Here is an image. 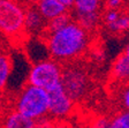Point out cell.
I'll return each instance as SVG.
<instances>
[{
  "label": "cell",
  "mask_w": 129,
  "mask_h": 128,
  "mask_svg": "<svg viewBox=\"0 0 129 128\" xmlns=\"http://www.w3.org/2000/svg\"><path fill=\"white\" fill-rule=\"evenodd\" d=\"M119 15H120V13H119L118 9H110L107 13L105 14V22H106V23H110V22L118 19Z\"/></svg>",
  "instance_id": "e0dca14e"
},
{
  "label": "cell",
  "mask_w": 129,
  "mask_h": 128,
  "mask_svg": "<svg viewBox=\"0 0 129 128\" xmlns=\"http://www.w3.org/2000/svg\"><path fill=\"white\" fill-rule=\"evenodd\" d=\"M62 68L54 59H44L32 65L28 74V83L48 90L60 82Z\"/></svg>",
  "instance_id": "277c9868"
},
{
  "label": "cell",
  "mask_w": 129,
  "mask_h": 128,
  "mask_svg": "<svg viewBox=\"0 0 129 128\" xmlns=\"http://www.w3.org/2000/svg\"><path fill=\"white\" fill-rule=\"evenodd\" d=\"M122 104H123L124 107H127V109L129 107V92H128V90H126L123 92V95H122Z\"/></svg>",
  "instance_id": "ffe728a7"
},
{
  "label": "cell",
  "mask_w": 129,
  "mask_h": 128,
  "mask_svg": "<svg viewBox=\"0 0 129 128\" xmlns=\"http://www.w3.org/2000/svg\"><path fill=\"white\" fill-rule=\"evenodd\" d=\"M48 96V113L51 117L61 119L72 113L74 101L63 90L61 83H56L47 90Z\"/></svg>",
  "instance_id": "8992f818"
},
{
  "label": "cell",
  "mask_w": 129,
  "mask_h": 128,
  "mask_svg": "<svg viewBox=\"0 0 129 128\" xmlns=\"http://www.w3.org/2000/svg\"><path fill=\"white\" fill-rule=\"evenodd\" d=\"M15 110L34 120L48 115L47 90L29 83L25 84L16 98Z\"/></svg>",
  "instance_id": "7a4b0ae2"
},
{
  "label": "cell",
  "mask_w": 129,
  "mask_h": 128,
  "mask_svg": "<svg viewBox=\"0 0 129 128\" xmlns=\"http://www.w3.org/2000/svg\"><path fill=\"white\" fill-rule=\"evenodd\" d=\"M4 97H3V95L0 93V117H1V114H3V110H4Z\"/></svg>",
  "instance_id": "7402d4cb"
},
{
  "label": "cell",
  "mask_w": 129,
  "mask_h": 128,
  "mask_svg": "<svg viewBox=\"0 0 129 128\" xmlns=\"http://www.w3.org/2000/svg\"><path fill=\"white\" fill-rule=\"evenodd\" d=\"M3 126L6 128H35L37 127V123L36 120L30 119L14 110L4 117Z\"/></svg>",
  "instance_id": "ba28073f"
},
{
  "label": "cell",
  "mask_w": 129,
  "mask_h": 128,
  "mask_svg": "<svg viewBox=\"0 0 129 128\" xmlns=\"http://www.w3.org/2000/svg\"><path fill=\"white\" fill-rule=\"evenodd\" d=\"M76 21L81 27L86 31H91L97 27L99 22V12H91V13H84V14H75Z\"/></svg>",
  "instance_id": "8fae6325"
},
{
  "label": "cell",
  "mask_w": 129,
  "mask_h": 128,
  "mask_svg": "<svg viewBox=\"0 0 129 128\" xmlns=\"http://www.w3.org/2000/svg\"><path fill=\"white\" fill-rule=\"evenodd\" d=\"M70 21H73V16L68 13V11L62 14H59V15H56L54 17H52V19L47 20L46 28L44 32H52V31H55V30H59L61 28H63L64 25H67Z\"/></svg>",
  "instance_id": "4fadbf2b"
},
{
  "label": "cell",
  "mask_w": 129,
  "mask_h": 128,
  "mask_svg": "<svg viewBox=\"0 0 129 128\" xmlns=\"http://www.w3.org/2000/svg\"><path fill=\"white\" fill-rule=\"evenodd\" d=\"M22 1L25 4H29V5H32V4H37L38 0H22Z\"/></svg>",
  "instance_id": "603a6c76"
},
{
  "label": "cell",
  "mask_w": 129,
  "mask_h": 128,
  "mask_svg": "<svg viewBox=\"0 0 129 128\" xmlns=\"http://www.w3.org/2000/svg\"><path fill=\"white\" fill-rule=\"evenodd\" d=\"M107 24L108 29L113 32H122V31H126L127 29L129 28V19L127 15H119V17L114 21L110 22V23H106Z\"/></svg>",
  "instance_id": "9a60e30c"
},
{
  "label": "cell",
  "mask_w": 129,
  "mask_h": 128,
  "mask_svg": "<svg viewBox=\"0 0 129 128\" xmlns=\"http://www.w3.org/2000/svg\"><path fill=\"white\" fill-rule=\"evenodd\" d=\"M46 20L40 14L36 4L25 7L23 22V32L30 36H39L45 31Z\"/></svg>",
  "instance_id": "52a82bcc"
},
{
  "label": "cell",
  "mask_w": 129,
  "mask_h": 128,
  "mask_svg": "<svg viewBox=\"0 0 129 128\" xmlns=\"http://www.w3.org/2000/svg\"><path fill=\"white\" fill-rule=\"evenodd\" d=\"M60 83L73 101L83 98L89 87L88 75L82 67L78 66H70L62 69Z\"/></svg>",
  "instance_id": "5b68a950"
},
{
  "label": "cell",
  "mask_w": 129,
  "mask_h": 128,
  "mask_svg": "<svg viewBox=\"0 0 129 128\" xmlns=\"http://www.w3.org/2000/svg\"><path fill=\"white\" fill-rule=\"evenodd\" d=\"M62 5H64L67 8L73 7V4H74V0H59Z\"/></svg>",
  "instance_id": "44dd1931"
},
{
  "label": "cell",
  "mask_w": 129,
  "mask_h": 128,
  "mask_svg": "<svg viewBox=\"0 0 129 128\" xmlns=\"http://www.w3.org/2000/svg\"><path fill=\"white\" fill-rule=\"evenodd\" d=\"M25 6L19 0H0V32L16 36L23 32Z\"/></svg>",
  "instance_id": "3957f363"
},
{
  "label": "cell",
  "mask_w": 129,
  "mask_h": 128,
  "mask_svg": "<svg viewBox=\"0 0 129 128\" xmlns=\"http://www.w3.org/2000/svg\"><path fill=\"white\" fill-rule=\"evenodd\" d=\"M113 76L118 80H126L129 75V50L126 48L123 53H121L113 66Z\"/></svg>",
  "instance_id": "30bf717a"
},
{
  "label": "cell",
  "mask_w": 129,
  "mask_h": 128,
  "mask_svg": "<svg viewBox=\"0 0 129 128\" xmlns=\"http://www.w3.org/2000/svg\"><path fill=\"white\" fill-rule=\"evenodd\" d=\"M12 74V60L8 54L0 53V92L6 88Z\"/></svg>",
  "instance_id": "7c38bea8"
},
{
  "label": "cell",
  "mask_w": 129,
  "mask_h": 128,
  "mask_svg": "<svg viewBox=\"0 0 129 128\" xmlns=\"http://www.w3.org/2000/svg\"><path fill=\"white\" fill-rule=\"evenodd\" d=\"M123 4V0H107L106 5L110 9H118L119 7H121V5Z\"/></svg>",
  "instance_id": "d6986e66"
},
{
  "label": "cell",
  "mask_w": 129,
  "mask_h": 128,
  "mask_svg": "<svg viewBox=\"0 0 129 128\" xmlns=\"http://www.w3.org/2000/svg\"><path fill=\"white\" fill-rule=\"evenodd\" d=\"M129 127V113L122 112L111 120L110 128H128Z\"/></svg>",
  "instance_id": "2e32d148"
},
{
  "label": "cell",
  "mask_w": 129,
  "mask_h": 128,
  "mask_svg": "<svg viewBox=\"0 0 129 128\" xmlns=\"http://www.w3.org/2000/svg\"><path fill=\"white\" fill-rule=\"evenodd\" d=\"M100 6H102V0H74L73 4L75 14L99 12Z\"/></svg>",
  "instance_id": "5bb4252c"
},
{
  "label": "cell",
  "mask_w": 129,
  "mask_h": 128,
  "mask_svg": "<svg viewBox=\"0 0 129 128\" xmlns=\"http://www.w3.org/2000/svg\"><path fill=\"white\" fill-rule=\"evenodd\" d=\"M36 6L46 21L68 11V8L59 0H38Z\"/></svg>",
  "instance_id": "9c48e42d"
},
{
  "label": "cell",
  "mask_w": 129,
  "mask_h": 128,
  "mask_svg": "<svg viewBox=\"0 0 129 128\" xmlns=\"http://www.w3.org/2000/svg\"><path fill=\"white\" fill-rule=\"evenodd\" d=\"M110 123H111V120L107 119L105 117H102V118H98L96 121H94V127L97 128H110Z\"/></svg>",
  "instance_id": "ac0fdd59"
},
{
  "label": "cell",
  "mask_w": 129,
  "mask_h": 128,
  "mask_svg": "<svg viewBox=\"0 0 129 128\" xmlns=\"http://www.w3.org/2000/svg\"><path fill=\"white\" fill-rule=\"evenodd\" d=\"M50 57L56 61H69L80 57L86 50L89 34L77 22L70 21L67 25L52 32H44Z\"/></svg>",
  "instance_id": "6da1fadb"
}]
</instances>
